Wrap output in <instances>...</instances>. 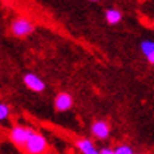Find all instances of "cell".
<instances>
[{"label":"cell","instance_id":"cell-1","mask_svg":"<svg viewBox=\"0 0 154 154\" xmlns=\"http://www.w3.org/2000/svg\"><path fill=\"white\" fill-rule=\"evenodd\" d=\"M34 131L30 127H23V126H14L9 133V139L11 143L19 147H26L30 136L33 134Z\"/></svg>","mask_w":154,"mask_h":154},{"label":"cell","instance_id":"cell-2","mask_svg":"<svg viewBox=\"0 0 154 154\" xmlns=\"http://www.w3.org/2000/svg\"><path fill=\"white\" fill-rule=\"evenodd\" d=\"M24 149L28 154H44V151L47 150V140L40 133H33Z\"/></svg>","mask_w":154,"mask_h":154},{"label":"cell","instance_id":"cell-3","mask_svg":"<svg viewBox=\"0 0 154 154\" xmlns=\"http://www.w3.org/2000/svg\"><path fill=\"white\" fill-rule=\"evenodd\" d=\"M33 30H34L33 23L28 19H24V17L16 19L10 26V31L16 37H26L30 33H33Z\"/></svg>","mask_w":154,"mask_h":154},{"label":"cell","instance_id":"cell-4","mask_svg":"<svg viewBox=\"0 0 154 154\" xmlns=\"http://www.w3.org/2000/svg\"><path fill=\"white\" fill-rule=\"evenodd\" d=\"M23 82H24V85H26L28 89H31L33 92H42V91L45 89L44 81H42L40 76H37L35 74H26L23 78Z\"/></svg>","mask_w":154,"mask_h":154},{"label":"cell","instance_id":"cell-5","mask_svg":"<svg viewBox=\"0 0 154 154\" xmlns=\"http://www.w3.org/2000/svg\"><path fill=\"white\" fill-rule=\"evenodd\" d=\"M91 131H92V134L99 139V140H105L109 137L110 134V127L107 125L106 122L103 120H96L92 123V127H91Z\"/></svg>","mask_w":154,"mask_h":154},{"label":"cell","instance_id":"cell-6","mask_svg":"<svg viewBox=\"0 0 154 154\" xmlns=\"http://www.w3.org/2000/svg\"><path fill=\"white\" fill-rule=\"evenodd\" d=\"M72 103H74V99L69 94L61 92L55 98V109L60 110V112H65V110H69L72 107Z\"/></svg>","mask_w":154,"mask_h":154},{"label":"cell","instance_id":"cell-7","mask_svg":"<svg viewBox=\"0 0 154 154\" xmlns=\"http://www.w3.org/2000/svg\"><path fill=\"white\" fill-rule=\"evenodd\" d=\"M76 149L81 154H100V150L96 149L89 139H79L76 141Z\"/></svg>","mask_w":154,"mask_h":154},{"label":"cell","instance_id":"cell-8","mask_svg":"<svg viewBox=\"0 0 154 154\" xmlns=\"http://www.w3.org/2000/svg\"><path fill=\"white\" fill-rule=\"evenodd\" d=\"M140 50L143 52V55L147 58V61L154 65V41H151V40H143L140 42Z\"/></svg>","mask_w":154,"mask_h":154},{"label":"cell","instance_id":"cell-9","mask_svg":"<svg viewBox=\"0 0 154 154\" xmlns=\"http://www.w3.org/2000/svg\"><path fill=\"white\" fill-rule=\"evenodd\" d=\"M105 20H106L109 24H117L122 20V13L120 10L117 9H107L105 11Z\"/></svg>","mask_w":154,"mask_h":154},{"label":"cell","instance_id":"cell-10","mask_svg":"<svg viewBox=\"0 0 154 154\" xmlns=\"http://www.w3.org/2000/svg\"><path fill=\"white\" fill-rule=\"evenodd\" d=\"M113 153L115 154H134L133 153V150H131V147L130 146H127V144L117 146L116 149H113Z\"/></svg>","mask_w":154,"mask_h":154},{"label":"cell","instance_id":"cell-11","mask_svg":"<svg viewBox=\"0 0 154 154\" xmlns=\"http://www.w3.org/2000/svg\"><path fill=\"white\" fill-rule=\"evenodd\" d=\"M10 115V109L6 103H0V120H6Z\"/></svg>","mask_w":154,"mask_h":154},{"label":"cell","instance_id":"cell-12","mask_svg":"<svg viewBox=\"0 0 154 154\" xmlns=\"http://www.w3.org/2000/svg\"><path fill=\"white\" fill-rule=\"evenodd\" d=\"M100 154H115V153H113L112 149H109V147H105V149L100 150Z\"/></svg>","mask_w":154,"mask_h":154}]
</instances>
